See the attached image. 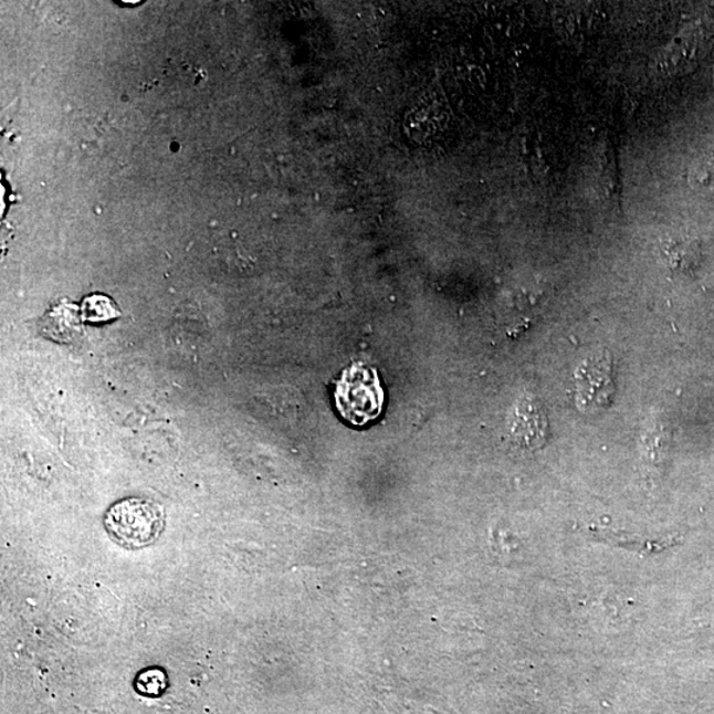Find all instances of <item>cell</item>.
<instances>
[{
	"label": "cell",
	"mask_w": 714,
	"mask_h": 714,
	"mask_svg": "<svg viewBox=\"0 0 714 714\" xmlns=\"http://www.w3.org/2000/svg\"><path fill=\"white\" fill-rule=\"evenodd\" d=\"M336 407L348 422L366 426L381 413L384 392L374 369L355 366L336 384Z\"/></svg>",
	"instance_id": "obj_2"
},
{
	"label": "cell",
	"mask_w": 714,
	"mask_h": 714,
	"mask_svg": "<svg viewBox=\"0 0 714 714\" xmlns=\"http://www.w3.org/2000/svg\"><path fill=\"white\" fill-rule=\"evenodd\" d=\"M692 183L697 190L714 197V150L699 160L692 171Z\"/></svg>",
	"instance_id": "obj_6"
},
{
	"label": "cell",
	"mask_w": 714,
	"mask_h": 714,
	"mask_svg": "<svg viewBox=\"0 0 714 714\" xmlns=\"http://www.w3.org/2000/svg\"><path fill=\"white\" fill-rule=\"evenodd\" d=\"M577 408L586 414L602 412L616 393L611 355L598 351L579 363L575 372Z\"/></svg>",
	"instance_id": "obj_3"
},
{
	"label": "cell",
	"mask_w": 714,
	"mask_h": 714,
	"mask_svg": "<svg viewBox=\"0 0 714 714\" xmlns=\"http://www.w3.org/2000/svg\"><path fill=\"white\" fill-rule=\"evenodd\" d=\"M119 312L114 303L104 295H93L84 301L83 316L93 323L117 318Z\"/></svg>",
	"instance_id": "obj_5"
},
{
	"label": "cell",
	"mask_w": 714,
	"mask_h": 714,
	"mask_svg": "<svg viewBox=\"0 0 714 714\" xmlns=\"http://www.w3.org/2000/svg\"><path fill=\"white\" fill-rule=\"evenodd\" d=\"M663 253L669 265L676 271H685L691 265V260H695V248L690 242H673L664 248Z\"/></svg>",
	"instance_id": "obj_7"
},
{
	"label": "cell",
	"mask_w": 714,
	"mask_h": 714,
	"mask_svg": "<svg viewBox=\"0 0 714 714\" xmlns=\"http://www.w3.org/2000/svg\"><path fill=\"white\" fill-rule=\"evenodd\" d=\"M105 525L114 540L130 548L153 544L165 528V511L159 504L127 500L107 512Z\"/></svg>",
	"instance_id": "obj_1"
},
{
	"label": "cell",
	"mask_w": 714,
	"mask_h": 714,
	"mask_svg": "<svg viewBox=\"0 0 714 714\" xmlns=\"http://www.w3.org/2000/svg\"><path fill=\"white\" fill-rule=\"evenodd\" d=\"M511 435L523 449L537 450L547 443V416L540 401L534 396H524L516 403L514 417H512Z\"/></svg>",
	"instance_id": "obj_4"
}]
</instances>
